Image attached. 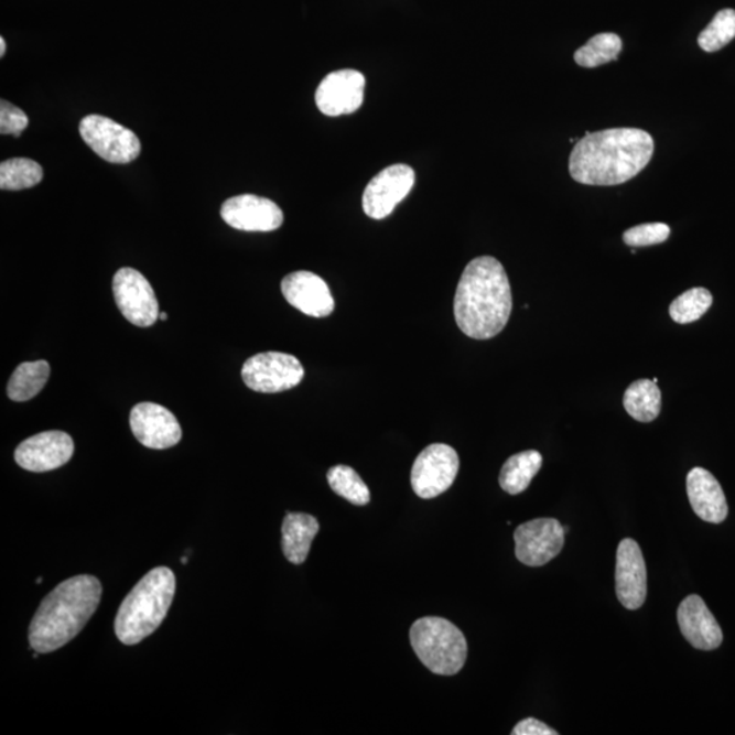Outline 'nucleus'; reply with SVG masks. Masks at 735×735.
I'll list each match as a JSON object with an SVG mask.
<instances>
[{"label":"nucleus","mask_w":735,"mask_h":735,"mask_svg":"<svg viewBox=\"0 0 735 735\" xmlns=\"http://www.w3.org/2000/svg\"><path fill=\"white\" fill-rule=\"evenodd\" d=\"M182 563H183V564H187V558H183V559H182Z\"/></svg>","instance_id":"72a5a7b5"},{"label":"nucleus","mask_w":735,"mask_h":735,"mask_svg":"<svg viewBox=\"0 0 735 735\" xmlns=\"http://www.w3.org/2000/svg\"><path fill=\"white\" fill-rule=\"evenodd\" d=\"M28 125V115L22 109L9 101L0 102V134L20 137Z\"/></svg>","instance_id":"c756f323"},{"label":"nucleus","mask_w":735,"mask_h":735,"mask_svg":"<svg viewBox=\"0 0 735 735\" xmlns=\"http://www.w3.org/2000/svg\"><path fill=\"white\" fill-rule=\"evenodd\" d=\"M159 320L160 321H166L167 320V315L165 314V312H160Z\"/></svg>","instance_id":"473e14b6"},{"label":"nucleus","mask_w":735,"mask_h":735,"mask_svg":"<svg viewBox=\"0 0 735 735\" xmlns=\"http://www.w3.org/2000/svg\"><path fill=\"white\" fill-rule=\"evenodd\" d=\"M130 426L138 442L153 450L175 447L183 436L175 414L152 402L138 403L132 408Z\"/></svg>","instance_id":"f8f14e48"},{"label":"nucleus","mask_w":735,"mask_h":735,"mask_svg":"<svg viewBox=\"0 0 735 735\" xmlns=\"http://www.w3.org/2000/svg\"><path fill=\"white\" fill-rule=\"evenodd\" d=\"M366 77L356 69L329 73L316 90L317 108L326 116L356 112L363 106Z\"/></svg>","instance_id":"4468645a"},{"label":"nucleus","mask_w":735,"mask_h":735,"mask_svg":"<svg viewBox=\"0 0 735 735\" xmlns=\"http://www.w3.org/2000/svg\"><path fill=\"white\" fill-rule=\"evenodd\" d=\"M283 298L294 309L312 317H326L335 310L332 291L323 278L311 271H296L283 278Z\"/></svg>","instance_id":"f3484780"},{"label":"nucleus","mask_w":735,"mask_h":735,"mask_svg":"<svg viewBox=\"0 0 735 735\" xmlns=\"http://www.w3.org/2000/svg\"><path fill=\"white\" fill-rule=\"evenodd\" d=\"M101 594V583L95 576L78 575L61 583L46 595L29 627L33 650L52 652L72 641L95 615Z\"/></svg>","instance_id":"7ed1b4c3"},{"label":"nucleus","mask_w":735,"mask_h":735,"mask_svg":"<svg viewBox=\"0 0 735 735\" xmlns=\"http://www.w3.org/2000/svg\"><path fill=\"white\" fill-rule=\"evenodd\" d=\"M515 554L520 563L542 566L561 552L565 529L559 520L542 518L520 525L514 534Z\"/></svg>","instance_id":"9d476101"},{"label":"nucleus","mask_w":735,"mask_h":735,"mask_svg":"<svg viewBox=\"0 0 735 735\" xmlns=\"http://www.w3.org/2000/svg\"><path fill=\"white\" fill-rule=\"evenodd\" d=\"M6 54V42L3 37H0V56H4Z\"/></svg>","instance_id":"2f4dec72"},{"label":"nucleus","mask_w":735,"mask_h":735,"mask_svg":"<svg viewBox=\"0 0 735 735\" xmlns=\"http://www.w3.org/2000/svg\"><path fill=\"white\" fill-rule=\"evenodd\" d=\"M241 378L248 389L274 393L293 389L304 378V368L296 357L280 352L255 355L245 363Z\"/></svg>","instance_id":"0eeeda50"},{"label":"nucleus","mask_w":735,"mask_h":735,"mask_svg":"<svg viewBox=\"0 0 735 735\" xmlns=\"http://www.w3.org/2000/svg\"><path fill=\"white\" fill-rule=\"evenodd\" d=\"M36 583H43V579H42V577H39L37 581H36Z\"/></svg>","instance_id":"f704fd0d"},{"label":"nucleus","mask_w":735,"mask_h":735,"mask_svg":"<svg viewBox=\"0 0 735 735\" xmlns=\"http://www.w3.org/2000/svg\"><path fill=\"white\" fill-rule=\"evenodd\" d=\"M176 592L175 574L158 566L141 579L127 595L115 618V633L121 644L134 646L152 635L165 620Z\"/></svg>","instance_id":"20e7f679"},{"label":"nucleus","mask_w":735,"mask_h":735,"mask_svg":"<svg viewBox=\"0 0 735 735\" xmlns=\"http://www.w3.org/2000/svg\"><path fill=\"white\" fill-rule=\"evenodd\" d=\"M329 488L345 500L356 506H367L370 500L369 489L356 471L345 465L329 468L327 473Z\"/></svg>","instance_id":"a878e982"},{"label":"nucleus","mask_w":735,"mask_h":735,"mask_svg":"<svg viewBox=\"0 0 735 735\" xmlns=\"http://www.w3.org/2000/svg\"><path fill=\"white\" fill-rule=\"evenodd\" d=\"M624 408L639 422H651L662 409V393L650 379L636 380L624 393Z\"/></svg>","instance_id":"4be33fe9"},{"label":"nucleus","mask_w":735,"mask_h":735,"mask_svg":"<svg viewBox=\"0 0 735 735\" xmlns=\"http://www.w3.org/2000/svg\"><path fill=\"white\" fill-rule=\"evenodd\" d=\"M415 182L413 167L396 164L381 171L367 185L363 195V208L374 219L389 217L407 198Z\"/></svg>","instance_id":"9b49d317"},{"label":"nucleus","mask_w":735,"mask_h":735,"mask_svg":"<svg viewBox=\"0 0 735 735\" xmlns=\"http://www.w3.org/2000/svg\"><path fill=\"white\" fill-rule=\"evenodd\" d=\"M669 225L662 223L641 224L624 231L623 240L629 247H650L669 239Z\"/></svg>","instance_id":"c85d7f7f"},{"label":"nucleus","mask_w":735,"mask_h":735,"mask_svg":"<svg viewBox=\"0 0 735 735\" xmlns=\"http://www.w3.org/2000/svg\"><path fill=\"white\" fill-rule=\"evenodd\" d=\"M410 644L422 664L432 673H460L467 659V641L462 630L442 617H424L410 628Z\"/></svg>","instance_id":"39448f33"},{"label":"nucleus","mask_w":735,"mask_h":735,"mask_svg":"<svg viewBox=\"0 0 735 735\" xmlns=\"http://www.w3.org/2000/svg\"><path fill=\"white\" fill-rule=\"evenodd\" d=\"M79 134L93 152L112 164H129L141 153L136 132L106 116H86L80 121Z\"/></svg>","instance_id":"423d86ee"},{"label":"nucleus","mask_w":735,"mask_h":735,"mask_svg":"<svg viewBox=\"0 0 735 735\" xmlns=\"http://www.w3.org/2000/svg\"><path fill=\"white\" fill-rule=\"evenodd\" d=\"M621 50L620 36L615 33H599L575 52V62L586 68L598 67L616 61Z\"/></svg>","instance_id":"b1692460"},{"label":"nucleus","mask_w":735,"mask_h":735,"mask_svg":"<svg viewBox=\"0 0 735 735\" xmlns=\"http://www.w3.org/2000/svg\"><path fill=\"white\" fill-rule=\"evenodd\" d=\"M652 154L653 139L645 130L586 132L572 150L570 173L581 184H623L638 176Z\"/></svg>","instance_id":"f257e3e1"},{"label":"nucleus","mask_w":735,"mask_h":735,"mask_svg":"<svg viewBox=\"0 0 735 735\" xmlns=\"http://www.w3.org/2000/svg\"><path fill=\"white\" fill-rule=\"evenodd\" d=\"M74 442L66 432L39 433L22 442L15 450V462L33 473H45L65 466L73 458Z\"/></svg>","instance_id":"ddd939ff"},{"label":"nucleus","mask_w":735,"mask_h":735,"mask_svg":"<svg viewBox=\"0 0 735 735\" xmlns=\"http://www.w3.org/2000/svg\"><path fill=\"white\" fill-rule=\"evenodd\" d=\"M677 620L681 634L698 650L711 651L722 645L720 624L699 595H690L681 602Z\"/></svg>","instance_id":"a211bd4d"},{"label":"nucleus","mask_w":735,"mask_h":735,"mask_svg":"<svg viewBox=\"0 0 735 735\" xmlns=\"http://www.w3.org/2000/svg\"><path fill=\"white\" fill-rule=\"evenodd\" d=\"M114 298L121 315L138 327L159 321V301L150 282L138 270L123 268L114 277Z\"/></svg>","instance_id":"1a4fd4ad"},{"label":"nucleus","mask_w":735,"mask_h":735,"mask_svg":"<svg viewBox=\"0 0 735 735\" xmlns=\"http://www.w3.org/2000/svg\"><path fill=\"white\" fill-rule=\"evenodd\" d=\"M43 181V167L31 159H10L0 164V188L20 191Z\"/></svg>","instance_id":"393cba45"},{"label":"nucleus","mask_w":735,"mask_h":735,"mask_svg":"<svg viewBox=\"0 0 735 735\" xmlns=\"http://www.w3.org/2000/svg\"><path fill=\"white\" fill-rule=\"evenodd\" d=\"M458 472V453L447 444H431L417 456L410 482L421 499H435L451 488Z\"/></svg>","instance_id":"6e6552de"},{"label":"nucleus","mask_w":735,"mask_h":735,"mask_svg":"<svg viewBox=\"0 0 735 735\" xmlns=\"http://www.w3.org/2000/svg\"><path fill=\"white\" fill-rule=\"evenodd\" d=\"M711 305H713V294L707 289L693 288L670 304L669 314L675 323L690 324L707 314Z\"/></svg>","instance_id":"bb28decb"},{"label":"nucleus","mask_w":735,"mask_h":735,"mask_svg":"<svg viewBox=\"0 0 735 735\" xmlns=\"http://www.w3.org/2000/svg\"><path fill=\"white\" fill-rule=\"evenodd\" d=\"M542 455L536 450L515 454L502 466L499 483L509 495L522 494L542 467Z\"/></svg>","instance_id":"412c9836"},{"label":"nucleus","mask_w":735,"mask_h":735,"mask_svg":"<svg viewBox=\"0 0 735 735\" xmlns=\"http://www.w3.org/2000/svg\"><path fill=\"white\" fill-rule=\"evenodd\" d=\"M512 293L502 264L494 257L473 259L463 270L454 300L461 332L473 339H490L507 326Z\"/></svg>","instance_id":"f03ea898"},{"label":"nucleus","mask_w":735,"mask_h":735,"mask_svg":"<svg viewBox=\"0 0 735 735\" xmlns=\"http://www.w3.org/2000/svg\"><path fill=\"white\" fill-rule=\"evenodd\" d=\"M320 532V522L309 514L289 512L282 523V551L292 564H303L312 541Z\"/></svg>","instance_id":"aec40b11"},{"label":"nucleus","mask_w":735,"mask_h":735,"mask_svg":"<svg viewBox=\"0 0 735 735\" xmlns=\"http://www.w3.org/2000/svg\"><path fill=\"white\" fill-rule=\"evenodd\" d=\"M735 37V10H721L699 36V45L705 52H716Z\"/></svg>","instance_id":"cd10ccee"},{"label":"nucleus","mask_w":735,"mask_h":735,"mask_svg":"<svg viewBox=\"0 0 735 735\" xmlns=\"http://www.w3.org/2000/svg\"><path fill=\"white\" fill-rule=\"evenodd\" d=\"M616 592L624 607L638 610L647 597V570L638 542L625 538L617 549Z\"/></svg>","instance_id":"dca6fc26"},{"label":"nucleus","mask_w":735,"mask_h":735,"mask_svg":"<svg viewBox=\"0 0 735 735\" xmlns=\"http://www.w3.org/2000/svg\"><path fill=\"white\" fill-rule=\"evenodd\" d=\"M221 217L229 227L245 231H273L283 223V213L273 201L252 194L224 202Z\"/></svg>","instance_id":"2eb2a0df"},{"label":"nucleus","mask_w":735,"mask_h":735,"mask_svg":"<svg viewBox=\"0 0 735 735\" xmlns=\"http://www.w3.org/2000/svg\"><path fill=\"white\" fill-rule=\"evenodd\" d=\"M50 364L44 360L21 364L9 380V398L14 402L31 401L42 392L50 379Z\"/></svg>","instance_id":"5701e85b"},{"label":"nucleus","mask_w":735,"mask_h":735,"mask_svg":"<svg viewBox=\"0 0 735 735\" xmlns=\"http://www.w3.org/2000/svg\"><path fill=\"white\" fill-rule=\"evenodd\" d=\"M559 733L553 731L552 727L545 725V723L534 720V717H528L522 722H519L512 731V735H558Z\"/></svg>","instance_id":"7c9ffc66"},{"label":"nucleus","mask_w":735,"mask_h":735,"mask_svg":"<svg viewBox=\"0 0 735 735\" xmlns=\"http://www.w3.org/2000/svg\"><path fill=\"white\" fill-rule=\"evenodd\" d=\"M687 491L693 511L709 523H722L727 518L725 491L717 479L703 467H694L687 477Z\"/></svg>","instance_id":"6ab92c4d"}]
</instances>
